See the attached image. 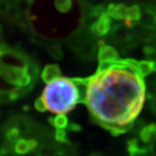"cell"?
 Listing matches in <instances>:
<instances>
[{"mask_svg": "<svg viewBox=\"0 0 156 156\" xmlns=\"http://www.w3.org/2000/svg\"><path fill=\"white\" fill-rule=\"evenodd\" d=\"M128 151L129 154H134L135 152L139 151L141 147H140L139 142L136 139H131L128 141Z\"/></svg>", "mask_w": 156, "mask_h": 156, "instance_id": "cell-16", "label": "cell"}, {"mask_svg": "<svg viewBox=\"0 0 156 156\" xmlns=\"http://www.w3.org/2000/svg\"><path fill=\"white\" fill-rule=\"evenodd\" d=\"M1 55H2V51L0 50V56H1Z\"/></svg>", "mask_w": 156, "mask_h": 156, "instance_id": "cell-27", "label": "cell"}, {"mask_svg": "<svg viewBox=\"0 0 156 156\" xmlns=\"http://www.w3.org/2000/svg\"><path fill=\"white\" fill-rule=\"evenodd\" d=\"M55 6L62 13H66L70 11L72 7L71 0H55Z\"/></svg>", "mask_w": 156, "mask_h": 156, "instance_id": "cell-14", "label": "cell"}, {"mask_svg": "<svg viewBox=\"0 0 156 156\" xmlns=\"http://www.w3.org/2000/svg\"><path fill=\"white\" fill-rule=\"evenodd\" d=\"M28 141H29V146H30V151L35 150V149L37 147L38 143H37V141L36 140H28Z\"/></svg>", "mask_w": 156, "mask_h": 156, "instance_id": "cell-21", "label": "cell"}, {"mask_svg": "<svg viewBox=\"0 0 156 156\" xmlns=\"http://www.w3.org/2000/svg\"><path fill=\"white\" fill-rule=\"evenodd\" d=\"M128 8V6H126L124 4H110L108 6L106 12L109 17L115 20H123L126 19Z\"/></svg>", "mask_w": 156, "mask_h": 156, "instance_id": "cell-5", "label": "cell"}, {"mask_svg": "<svg viewBox=\"0 0 156 156\" xmlns=\"http://www.w3.org/2000/svg\"><path fill=\"white\" fill-rule=\"evenodd\" d=\"M55 138L59 142H62V143L68 142L67 134H66V131L64 129H61V128L56 129V134H55Z\"/></svg>", "mask_w": 156, "mask_h": 156, "instance_id": "cell-18", "label": "cell"}, {"mask_svg": "<svg viewBox=\"0 0 156 156\" xmlns=\"http://www.w3.org/2000/svg\"><path fill=\"white\" fill-rule=\"evenodd\" d=\"M120 59L119 53L117 50L110 45L105 44L103 42H101L98 51V61L99 63H111L118 61Z\"/></svg>", "mask_w": 156, "mask_h": 156, "instance_id": "cell-3", "label": "cell"}, {"mask_svg": "<svg viewBox=\"0 0 156 156\" xmlns=\"http://www.w3.org/2000/svg\"><path fill=\"white\" fill-rule=\"evenodd\" d=\"M89 156H99L98 154H90Z\"/></svg>", "mask_w": 156, "mask_h": 156, "instance_id": "cell-26", "label": "cell"}, {"mask_svg": "<svg viewBox=\"0 0 156 156\" xmlns=\"http://www.w3.org/2000/svg\"><path fill=\"white\" fill-rule=\"evenodd\" d=\"M146 57L151 62H156V48L147 46L144 49Z\"/></svg>", "mask_w": 156, "mask_h": 156, "instance_id": "cell-17", "label": "cell"}, {"mask_svg": "<svg viewBox=\"0 0 156 156\" xmlns=\"http://www.w3.org/2000/svg\"><path fill=\"white\" fill-rule=\"evenodd\" d=\"M153 67H154V71L156 72V62H153Z\"/></svg>", "mask_w": 156, "mask_h": 156, "instance_id": "cell-25", "label": "cell"}, {"mask_svg": "<svg viewBox=\"0 0 156 156\" xmlns=\"http://www.w3.org/2000/svg\"><path fill=\"white\" fill-rule=\"evenodd\" d=\"M41 76L44 83H49L61 76V69L56 64H48L44 69Z\"/></svg>", "mask_w": 156, "mask_h": 156, "instance_id": "cell-6", "label": "cell"}, {"mask_svg": "<svg viewBox=\"0 0 156 156\" xmlns=\"http://www.w3.org/2000/svg\"><path fill=\"white\" fill-rule=\"evenodd\" d=\"M150 107H151V109H152V110L156 114V97H154V98H153V99H152V101H151Z\"/></svg>", "mask_w": 156, "mask_h": 156, "instance_id": "cell-23", "label": "cell"}, {"mask_svg": "<svg viewBox=\"0 0 156 156\" xmlns=\"http://www.w3.org/2000/svg\"><path fill=\"white\" fill-rule=\"evenodd\" d=\"M149 149H150V152L154 154V155L156 156V140H154L152 143H151L150 147H149Z\"/></svg>", "mask_w": 156, "mask_h": 156, "instance_id": "cell-22", "label": "cell"}, {"mask_svg": "<svg viewBox=\"0 0 156 156\" xmlns=\"http://www.w3.org/2000/svg\"><path fill=\"white\" fill-rule=\"evenodd\" d=\"M153 62L149 60H142V61H138V70L140 73L141 76H143L144 77L148 76L149 74L154 72V67H153Z\"/></svg>", "mask_w": 156, "mask_h": 156, "instance_id": "cell-12", "label": "cell"}, {"mask_svg": "<svg viewBox=\"0 0 156 156\" xmlns=\"http://www.w3.org/2000/svg\"><path fill=\"white\" fill-rule=\"evenodd\" d=\"M111 17H109L107 12L101 14L99 19L91 26V30L96 36H104L107 34L111 27Z\"/></svg>", "mask_w": 156, "mask_h": 156, "instance_id": "cell-4", "label": "cell"}, {"mask_svg": "<svg viewBox=\"0 0 156 156\" xmlns=\"http://www.w3.org/2000/svg\"><path fill=\"white\" fill-rule=\"evenodd\" d=\"M15 153L20 155H24L28 153L30 149L29 146V141L27 140L19 139L17 142H15V147H14Z\"/></svg>", "mask_w": 156, "mask_h": 156, "instance_id": "cell-13", "label": "cell"}, {"mask_svg": "<svg viewBox=\"0 0 156 156\" xmlns=\"http://www.w3.org/2000/svg\"><path fill=\"white\" fill-rule=\"evenodd\" d=\"M50 124L55 127L56 129L61 128V129H64V128H68L69 126V120L68 117L65 115H57L55 117H50Z\"/></svg>", "mask_w": 156, "mask_h": 156, "instance_id": "cell-10", "label": "cell"}, {"mask_svg": "<svg viewBox=\"0 0 156 156\" xmlns=\"http://www.w3.org/2000/svg\"><path fill=\"white\" fill-rule=\"evenodd\" d=\"M42 97L47 109L56 115H65L80 103L78 89L72 79L61 76L47 83Z\"/></svg>", "mask_w": 156, "mask_h": 156, "instance_id": "cell-2", "label": "cell"}, {"mask_svg": "<svg viewBox=\"0 0 156 156\" xmlns=\"http://www.w3.org/2000/svg\"><path fill=\"white\" fill-rule=\"evenodd\" d=\"M53 156H65L62 153H61V152H59V153H56V154H55Z\"/></svg>", "mask_w": 156, "mask_h": 156, "instance_id": "cell-24", "label": "cell"}, {"mask_svg": "<svg viewBox=\"0 0 156 156\" xmlns=\"http://www.w3.org/2000/svg\"><path fill=\"white\" fill-rule=\"evenodd\" d=\"M155 137H156V134H155Z\"/></svg>", "mask_w": 156, "mask_h": 156, "instance_id": "cell-28", "label": "cell"}, {"mask_svg": "<svg viewBox=\"0 0 156 156\" xmlns=\"http://www.w3.org/2000/svg\"><path fill=\"white\" fill-rule=\"evenodd\" d=\"M6 136L11 142H17L20 137V131L17 128H11L7 131Z\"/></svg>", "mask_w": 156, "mask_h": 156, "instance_id": "cell-15", "label": "cell"}, {"mask_svg": "<svg viewBox=\"0 0 156 156\" xmlns=\"http://www.w3.org/2000/svg\"><path fill=\"white\" fill-rule=\"evenodd\" d=\"M35 108L39 112H45L46 110H48L46 103H45L44 100L43 99L42 96L36 100V101H35Z\"/></svg>", "mask_w": 156, "mask_h": 156, "instance_id": "cell-19", "label": "cell"}, {"mask_svg": "<svg viewBox=\"0 0 156 156\" xmlns=\"http://www.w3.org/2000/svg\"><path fill=\"white\" fill-rule=\"evenodd\" d=\"M141 17V11L137 5L130 6L128 8L127 11V17H126V23L128 26L132 25V23L135 21H139Z\"/></svg>", "mask_w": 156, "mask_h": 156, "instance_id": "cell-9", "label": "cell"}, {"mask_svg": "<svg viewBox=\"0 0 156 156\" xmlns=\"http://www.w3.org/2000/svg\"><path fill=\"white\" fill-rule=\"evenodd\" d=\"M155 134L156 124L152 123V124H149L143 128H141L140 133V137L144 143H149L153 140L154 137L155 136Z\"/></svg>", "mask_w": 156, "mask_h": 156, "instance_id": "cell-8", "label": "cell"}, {"mask_svg": "<svg viewBox=\"0 0 156 156\" xmlns=\"http://www.w3.org/2000/svg\"><path fill=\"white\" fill-rule=\"evenodd\" d=\"M113 37L119 42H125L129 39V30L124 26H116L113 30Z\"/></svg>", "mask_w": 156, "mask_h": 156, "instance_id": "cell-11", "label": "cell"}, {"mask_svg": "<svg viewBox=\"0 0 156 156\" xmlns=\"http://www.w3.org/2000/svg\"><path fill=\"white\" fill-rule=\"evenodd\" d=\"M140 24L146 29H152L156 26V12L147 10L141 12V17L139 20Z\"/></svg>", "mask_w": 156, "mask_h": 156, "instance_id": "cell-7", "label": "cell"}, {"mask_svg": "<svg viewBox=\"0 0 156 156\" xmlns=\"http://www.w3.org/2000/svg\"><path fill=\"white\" fill-rule=\"evenodd\" d=\"M137 64L134 59L99 63L88 77L85 104L95 122L113 135L133 128L144 105L146 83Z\"/></svg>", "mask_w": 156, "mask_h": 156, "instance_id": "cell-1", "label": "cell"}, {"mask_svg": "<svg viewBox=\"0 0 156 156\" xmlns=\"http://www.w3.org/2000/svg\"><path fill=\"white\" fill-rule=\"evenodd\" d=\"M68 129L69 130V131H73V132H79V131H81V126L77 124V123H70L69 126H68Z\"/></svg>", "mask_w": 156, "mask_h": 156, "instance_id": "cell-20", "label": "cell"}]
</instances>
